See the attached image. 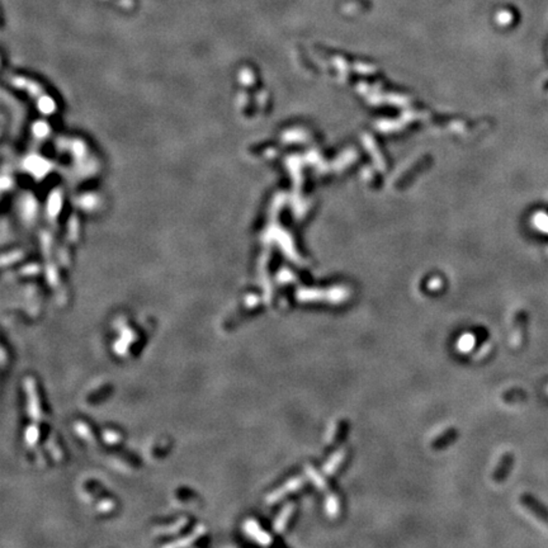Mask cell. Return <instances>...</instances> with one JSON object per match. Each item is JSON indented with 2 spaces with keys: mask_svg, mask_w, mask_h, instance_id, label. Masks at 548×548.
I'll return each mask as SVG.
<instances>
[{
  "mask_svg": "<svg viewBox=\"0 0 548 548\" xmlns=\"http://www.w3.org/2000/svg\"><path fill=\"white\" fill-rule=\"evenodd\" d=\"M520 501H522V504H523L524 507H526L527 509L534 515V517H537L541 522H543V523L548 526V507H546L543 503H541L538 499H536L530 494L522 495Z\"/></svg>",
  "mask_w": 548,
  "mask_h": 548,
  "instance_id": "cell-1",
  "label": "cell"
},
{
  "mask_svg": "<svg viewBox=\"0 0 548 548\" xmlns=\"http://www.w3.org/2000/svg\"><path fill=\"white\" fill-rule=\"evenodd\" d=\"M514 457L511 453H505L498 465V468L494 473V480L496 482H503L510 473L511 467H513Z\"/></svg>",
  "mask_w": 548,
  "mask_h": 548,
  "instance_id": "cell-2",
  "label": "cell"
}]
</instances>
